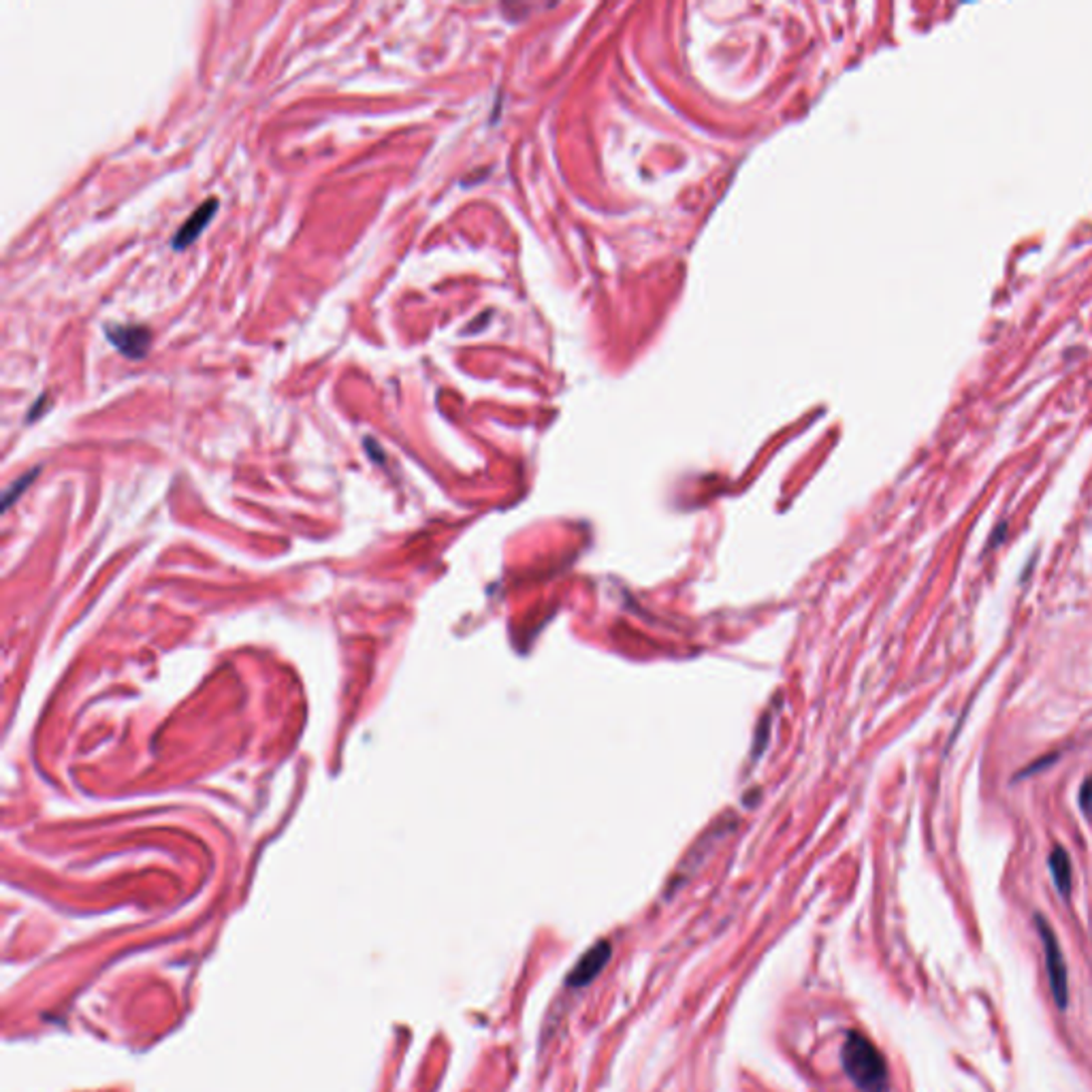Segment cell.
Listing matches in <instances>:
<instances>
[{"mask_svg": "<svg viewBox=\"0 0 1092 1092\" xmlns=\"http://www.w3.org/2000/svg\"><path fill=\"white\" fill-rule=\"evenodd\" d=\"M218 214V199H207L203 201L197 210L190 214L186 218V222L180 227V231L176 233V237H173L171 246L176 250H186L188 246H193L195 241L199 239V235L207 229V224L212 222V218Z\"/></svg>", "mask_w": 1092, "mask_h": 1092, "instance_id": "cell-5", "label": "cell"}, {"mask_svg": "<svg viewBox=\"0 0 1092 1092\" xmlns=\"http://www.w3.org/2000/svg\"><path fill=\"white\" fill-rule=\"evenodd\" d=\"M845 1073L862 1092H890V1071L881 1052L869 1037L858 1031L847 1035L843 1044Z\"/></svg>", "mask_w": 1092, "mask_h": 1092, "instance_id": "cell-1", "label": "cell"}, {"mask_svg": "<svg viewBox=\"0 0 1092 1092\" xmlns=\"http://www.w3.org/2000/svg\"><path fill=\"white\" fill-rule=\"evenodd\" d=\"M1080 807L1086 816H1092V777H1088L1080 788Z\"/></svg>", "mask_w": 1092, "mask_h": 1092, "instance_id": "cell-7", "label": "cell"}, {"mask_svg": "<svg viewBox=\"0 0 1092 1092\" xmlns=\"http://www.w3.org/2000/svg\"><path fill=\"white\" fill-rule=\"evenodd\" d=\"M1050 873H1052L1056 890H1059L1063 896H1069L1073 875H1071L1069 854L1063 847H1054V852L1050 854Z\"/></svg>", "mask_w": 1092, "mask_h": 1092, "instance_id": "cell-6", "label": "cell"}, {"mask_svg": "<svg viewBox=\"0 0 1092 1092\" xmlns=\"http://www.w3.org/2000/svg\"><path fill=\"white\" fill-rule=\"evenodd\" d=\"M1035 926H1037L1039 937H1042V943H1044L1046 968H1048V979H1050L1054 1003L1059 1005L1061 1010H1065L1067 1003H1069V975H1067V962H1065V956H1063L1061 943H1059V939H1056V932L1052 930V926L1048 924V920L1044 915H1039V913L1035 915Z\"/></svg>", "mask_w": 1092, "mask_h": 1092, "instance_id": "cell-2", "label": "cell"}, {"mask_svg": "<svg viewBox=\"0 0 1092 1092\" xmlns=\"http://www.w3.org/2000/svg\"><path fill=\"white\" fill-rule=\"evenodd\" d=\"M105 336L114 349L131 361L144 359L152 349V332L144 324H107Z\"/></svg>", "mask_w": 1092, "mask_h": 1092, "instance_id": "cell-3", "label": "cell"}, {"mask_svg": "<svg viewBox=\"0 0 1092 1092\" xmlns=\"http://www.w3.org/2000/svg\"><path fill=\"white\" fill-rule=\"evenodd\" d=\"M611 954H613L611 943L609 941H598L594 947H589L585 951V954L581 956V960L575 964V968L570 970L566 984L572 986V988H583L589 981H594L602 973V968L606 966V962L611 960Z\"/></svg>", "mask_w": 1092, "mask_h": 1092, "instance_id": "cell-4", "label": "cell"}]
</instances>
